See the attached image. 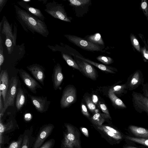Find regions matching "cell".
I'll return each instance as SVG.
<instances>
[{
	"mask_svg": "<svg viewBox=\"0 0 148 148\" xmlns=\"http://www.w3.org/2000/svg\"><path fill=\"white\" fill-rule=\"evenodd\" d=\"M75 61L78 64L81 72L83 73L86 77L92 80L96 79L97 71L91 64L82 60H75Z\"/></svg>",
	"mask_w": 148,
	"mask_h": 148,
	"instance_id": "cell-13",
	"label": "cell"
},
{
	"mask_svg": "<svg viewBox=\"0 0 148 148\" xmlns=\"http://www.w3.org/2000/svg\"><path fill=\"white\" fill-rule=\"evenodd\" d=\"M18 80L16 77H12L10 80L9 86L6 95L4 107L1 113L0 118L2 119L6 110L9 106H13L16 95L17 93Z\"/></svg>",
	"mask_w": 148,
	"mask_h": 148,
	"instance_id": "cell-4",
	"label": "cell"
},
{
	"mask_svg": "<svg viewBox=\"0 0 148 148\" xmlns=\"http://www.w3.org/2000/svg\"><path fill=\"white\" fill-rule=\"evenodd\" d=\"M138 36H139L140 38H141L143 42L145 45V46L146 48L148 49V46L147 44V43H146V41L145 40V39L144 38L143 35L140 34H138Z\"/></svg>",
	"mask_w": 148,
	"mask_h": 148,
	"instance_id": "cell-46",
	"label": "cell"
},
{
	"mask_svg": "<svg viewBox=\"0 0 148 148\" xmlns=\"http://www.w3.org/2000/svg\"><path fill=\"white\" fill-rule=\"evenodd\" d=\"M44 10L55 18L66 22H71V17L68 16L62 4H59L53 1L45 5Z\"/></svg>",
	"mask_w": 148,
	"mask_h": 148,
	"instance_id": "cell-3",
	"label": "cell"
},
{
	"mask_svg": "<svg viewBox=\"0 0 148 148\" xmlns=\"http://www.w3.org/2000/svg\"><path fill=\"white\" fill-rule=\"evenodd\" d=\"M81 107L82 112L83 114L87 117H89L90 115L84 103H82Z\"/></svg>",
	"mask_w": 148,
	"mask_h": 148,
	"instance_id": "cell-42",
	"label": "cell"
},
{
	"mask_svg": "<svg viewBox=\"0 0 148 148\" xmlns=\"http://www.w3.org/2000/svg\"><path fill=\"white\" fill-rule=\"evenodd\" d=\"M0 148H1V145H0Z\"/></svg>",
	"mask_w": 148,
	"mask_h": 148,
	"instance_id": "cell-54",
	"label": "cell"
},
{
	"mask_svg": "<svg viewBox=\"0 0 148 148\" xmlns=\"http://www.w3.org/2000/svg\"><path fill=\"white\" fill-rule=\"evenodd\" d=\"M97 127L99 129L103 132L108 136L116 140H120L122 139V137L121 134H118L112 132L105 128L103 125L97 126Z\"/></svg>",
	"mask_w": 148,
	"mask_h": 148,
	"instance_id": "cell-27",
	"label": "cell"
},
{
	"mask_svg": "<svg viewBox=\"0 0 148 148\" xmlns=\"http://www.w3.org/2000/svg\"><path fill=\"white\" fill-rule=\"evenodd\" d=\"M7 0H0V13L5 5Z\"/></svg>",
	"mask_w": 148,
	"mask_h": 148,
	"instance_id": "cell-44",
	"label": "cell"
},
{
	"mask_svg": "<svg viewBox=\"0 0 148 148\" xmlns=\"http://www.w3.org/2000/svg\"><path fill=\"white\" fill-rule=\"evenodd\" d=\"M23 1L26 3L30 1V0H23Z\"/></svg>",
	"mask_w": 148,
	"mask_h": 148,
	"instance_id": "cell-51",
	"label": "cell"
},
{
	"mask_svg": "<svg viewBox=\"0 0 148 148\" xmlns=\"http://www.w3.org/2000/svg\"><path fill=\"white\" fill-rule=\"evenodd\" d=\"M69 5L73 7L77 17H82L88 12L91 5V0H68Z\"/></svg>",
	"mask_w": 148,
	"mask_h": 148,
	"instance_id": "cell-7",
	"label": "cell"
},
{
	"mask_svg": "<svg viewBox=\"0 0 148 148\" xmlns=\"http://www.w3.org/2000/svg\"><path fill=\"white\" fill-rule=\"evenodd\" d=\"M130 37V40L134 48L138 52L141 53V48L139 41L136 36L132 33H131Z\"/></svg>",
	"mask_w": 148,
	"mask_h": 148,
	"instance_id": "cell-29",
	"label": "cell"
},
{
	"mask_svg": "<svg viewBox=\"0 0 148 148\" xmlns=\"http://www.w3.org/2000/svg\"><path fill=\"white\" fill-rule=\"evenodd\" d=\"M123 148H138L135 147L130 146H127L124 147Z\"/></svg>",
	"mask_w": 148,
	"mask_h": 148,
	"instance_id": "cell-50",
	"label": "cell"
},
{
	"mask_svg": "<svg viewBox=\"0 0 148 148\" xmlns=\"http://www.w3.org/2000/svg\"><path fill=\"white\" fill-rule=\"evenodd\" d=\"M23 135H20L17 140L12 142L8 148H21L23 141Z\"/></svg>",
	"mask_w": 148,
	"mask_h": 148,
	"instance_id": "cell-33",
	"label": "cell"
},
{
	"mask_svg": "<svg viewBox=\"0 0 148 148\" xmlns=\"http://www.w3.org/2000/svg\"><path fill=\"white\" fill-rule=\"evenodd\" d=\"M85 99L88 109L91 112H95L96 110V107L92 100L90 97H87L85 98Z\"/></svg>",
	"mask_w": 148,
	"mask_h": 148,
	"instance_id": "cell-35",
	"label": "cell"
},
{
	"mask_svg": "<svg viewBox=\"0 0 148 148\" xmlns=\"http://www.w3.org/2000/svg\"><path fill=\"white\" fill-rule=\"evenodd\" d=\"M71 55L74 56H75L76 58H79L82 60L90 64L96 66L97 67L102 71L112 73H116L114 71L116 72L118 71L117 70L114 68L106 66L103 64L94 62L89 60L81 57L79 56L75 55L73 53H71Z\"/></svg>",
	"mask_w": 148,
	"mask_h": 148,
	"instance_id": "cell-19",
	"label": "cell"
},
{
	"mask_svg": "<svg viewBox=\"0 0 148 148\" xmlns=\"http://www.w3.org/2000/svg\"><path fill=\"white\" fill-rule=\"evenodd\" d=\"M92 100L94 103L96 104L98 101V98L97 96L95 95H93L92 97Z\"/></svg>",
	"mask_w": 148,
	"mask_h": 148,
	"instance_id": "cell-47",
	"label": "cell"
},
{
	"mask_svg": "<svg viewBox=\"0 0 148 148\" xmlns=\"http://www.w3.org/2000/svg\"><path fill=\"white\" fill-rule=\"evenodd\" d=\"M2 20L3 25L2 33L6 37L11 38L15 45L16 44L17 36L16 27L14 26V31L13 32L12 24H10L5 16H4Z\"/></svg>",
	"mask_w": 148,
	"mask_h": 148,
	"instance_id": "cell-15",
	"label": "cell"
},
{
	"mask_svg": "<svg viewBox=\"0 0 148 148\" xmlns=\"http://www.w3.org/2000/svg\"><path fill=\"white\" fill-rule=\"evenodd\" d=\"M62 148H66L65 147H64V146H63Z\"/></svg>",
	"mask_w": 148,
	"mask_h": 148,
	"instance_id": "cell-53",
	"label": "cell"
},
{
	"mask_svg": "<svg viewBox=\"0 0 148 148\" xmlns=\"http://www.w3.org/2000/svg\"><path fill=\"white\" fill-rule=\"evenodd\" d=\"M6 127L3 124L2 119H0V145H2L3 142V134L5 130Z\"/></svg>",
	"mask_w": 148,
	"mask_h": 148,
	"instance_id": "cell-36",
	"label": "cell"
},
{
	"mask_svg": "<svg viewBox=\"0 0 148 148\" xmlns=\"http://www.w3.org/2000/svg\"><path fill=\"white\" fill-rule=\"evenodd\" d=\"M3 107L2 101L1 99V95L0 94V113H1L3 110Z\"/></svg>",
	"mask_w": 148,
	"mask_h": 148,
	"instance_id": "cell-48",
	"label": "cell"
},
{
	"mask_svg": "<svg viewBox=\"0 0 148 148\" xmlns=\"http://www.w3.org/2000/svg\"><path fill=\"white\" fill-rule=\"evenodd\" d=\"M84 38L95 45L99 46L104 45V42L101 35L99 33L87 35Z\"/></svg>",
	"mask_w": 148,
	"mask_h": 148,
	"instance_id": "cell-21",
	"label": "cell"
},
{
	"mask_svg": "<svg viewBox=\"0 0 148 148\" xmlns=\"http://www.w3.org/2000/svg\"><path fill=\"white\" fill-rule=\"evenodd\" d=\"M51 77L53 88L55 90H57L60 87L64 78L62 68L59 63L55 66Z\"/></svg>",
	"mask_w": 148,
	"mask_h": 148,
	"instance_id": "cell-16",
	"label": "cell"
},
{
	"mask_svg": "<svg viewBox=\"0 0 148 148\" xmlns=\"http://www.w3.org/2000/svg\"><path fill=\"white\" fill-rule=\"evenodd\" d=\"M31 114H27L25 115V119H28V120H29L31 118Z\"/></svg>",
	"mask_w": 148,
	"mask_h": 148,
	"instance_id": "cell-49",
	"label": "cell"
},
{
	"mask_svg": "<svg viewBox=\"0 0 148 148\" xmlns=\"http://www.w3.org/2000/svg\"><path fill=\"white\" fill-rule=\"evenodd\" d=\"M28 95L32 104L38 112L43 113L48 110L51 101L47 100V97L36 96L29 94Z\"/></svg>",
	"mask_w": 148,
	"mask_h": 148,
	"instance_id": "cell-11",
	"label": "cell"
},
{
	"mask_svg": "<svg viewBox=\"0 0 148 148\" xmlns=\"http://www.w3.org/2000/svg\"><path fill=\"white\" fill-rule=\"evenodd\" d=\"M16 101V106L17 111L22 108L25 102V97L23 91L21 88H19L17 91Z\"/></svg>",
	"mask_w": 148,
	"mask_h": 148,
	"instance_id": "cell-22",
	"label": "cell"
},
{
	"mask_svg": "<svg viewBox=\"0 0 148 148\" xmlns=\"http://www.w3.org/2000/svg\"></svg>",
	"mask_w": 148,
	"mask_h": 148,
	"instance_id": "cell-55",
	"label": "cell"
},
{
	"mask_svg": "<svg viewBox=\"0 0 148 148\" xmlns=\"http://www.w3.org/2000/svg\"><path fill=\"white\" fill-rule=\"evenodd\" d=\"M64 36L70 42L84 50L91 51H101L100 46L95 45L84 38L70 34H65Z\"/></svg>",
	"mask_w": 148,
	"mask_h": 148,
	"instance_id": "cell-5",
	"label": "cell"
},
{
	"mask_svg": "<svg viewBox=\"0 0 148 148\" xmlns=\"http://www.w3.org/2000/svg\"><path fill=\"white\" fill-rule=\"evenodd\" d=\"M16 18L25 30L37 33L47 37L49 34L47 25L44 21L29 14L17 5H14Z\"/></svg>",
	"mask_w": 148,
	"mask_h": 148,
	"instance_id": "cell-1",
	"label": "cell"
},
{
	"mask_svg": "<svg viewBox=\"0 0 148 148\" xmlns=\"http://www.w3.org/2000/svg\"><path fill=\"white\" fill-rule=\"evenodd\" d=\"M96 59L98 61L106 64H111L113 63L114 61L113 59L111 57L103 55L98 56Z\"/></svg>",
	"mask_w": 148,
	"mask_h": 148,
	"instance_id": "cell-34",
	"label": "cell"
},
{
	"mask_svg": "<svg viewBox=\"0 0 148 148\" xmlns=\"http://www.w3.org/2000/svg\"><path fill=\"white\" fill-rule=\"evenodd\" d=\"M128 128L131 132L135 136L139 138H148V130L134 125H130Z\"/></svg>",
	"mask_w": 148,
	"mask_h": 148,
	"instance_id": "cell-20",
	"label": "cell"
},
{
	"mask_svg": "<svg viewBox=\"0 0 148 148\" xmlns=\"http://www.w3.org/2000/svg\"><path fill=\"white\" fill-rule=\"evenodd\" d=\"M99 106L102 112L106 115L110 116V114L106 105L103 103L101 102L99 103Z\"/></svg>",
	"mask_w": 148,
	"mask_h": 148,
	"instance_id": "cell-41",
	"label": "cell"
},
{
	"mask_svg": "<svg viewBox=\"0 0 148 148\" xmlns=\"http://www.w3.org/2000/svg\"><path fill=\"white\" fill-rule=\"evenodd\" d=\"M55 143L54 139H50L44 143L39 148H53Z\"/></svg>",
	"mask_w": 148,
	"mask_h": 148,
	"instance_id": "cell-38",
	"label": "cell"
},
{
	"mask_svg": "<svg viewBox=\"0 0 148 148\" xmlns=\"http://www.w3.org/2000/svg\"><path fill=\"white\" fill-rule=\"evenodd\" d=\"M140 9L142 11L148 21V3L146 0H142L140 3Z\"/></svg>",
	"mask_w": 148,
	"mask_h": 148,
	"instance_id": "cell-31",
	"label": "cell"
},
{
	"mask_svg": "<svg viewBox=\"0 0 148 148\" xmlns=\"http://www.w3.org/2000/svg\"><path fill=\"white\" fill-rule=\"evenodd\" d=\"M0 35V70L1 71V66L4 61V56L3 53V48L2 45L3 41L1 34Z\"/></svg>",
	"mask_w": 148,
	"mask_h": 148,
	"instance_id": "cell-37",
	"label": "cell"
},
{
	"mask_svg": "<svg viewBox=\"0 0 148 148\" xmlns=\"http://www.w3.org/2000/svg\"><path fill=\"white\" fill-rule=\"evenodd\" d=\"M67 132L66 134L68 139L73 144L74 146L78 148L80 147L79 135L75 128L69 124H65Z\"/></svg>",
	"mask_w": 148,
	"mask_h": 148,
	"instance_id": "cell-17",
	"label": "cell"
},
{
	"mask_svg": "<svg viewBox=\"0 0 148 148\" xmlns=\"http://www.w3.org/2000/svg\"><path fill=\"white\" fill-rule=\"evenodd\" d=\"M106 117L101 113L97 112L92 117L91 121L97 126H101L104 121V118Z\"/></svg>",
	"mask_w": 148,
	"mask_h": 148,
	"instance_id": "cell-25",
	"label": "cell"
},
{
	"mask_svg": "<svg viewBox=\"0 0 148 148\" xmlns=\"http://www.w3.org/2000/svg\"><path fill=\"white\" fill-rule=\"evenodd\" d=\"M17 3L30 14L43 21H45V18L39 9L31 7L23 0L18 1Z\"/></svg>",
	"mask_w": 148,
	"mask_h": 148,
	"instance_id": "cell-18",
	"label": "cell"
},
{
	"mask_svg": "<svg viewBox=\"0 0 148 148\" xmlns=\"http://www.w3.org/2000/svg\"><path fill=\"white\" fill-rule=\"evenodd\" d=\"M125 138L131 141L143 145L148 147V138H136L126 136Z\"/></svg>",
	"mask_w": 148,
	"mask_h": 148,
	"instance_id": "cell-28",
	"label": "cell"
},
{
	"mask_svg": "<svg viewBox=\"0 0 148 148\" xmlns=\"http://www.w3.org/2000/svg\"><path fill=\"white\" fill-rule=\"evenodd\" d=\"M10 81L7 69L1 71L0 74V94L2 96L4 103L9 86Z\"/></svg>",
	"mask_w": 148,
	"mask_h": 148,
	"instance_id": "cell-14",
	"label": "cell"
},
{
	"mask_svg": "<svg viewBox=\"0 0 148 148\" xmlns=\"http://www.w3.org/2000/svg\"><path fill=\"white\" fill-rule=\"evenodd\" d=\"M18 71L23 82L32 93L36 94L38 88L42 89L38 83L26 71L21 69L18 70Z\"/></svg>",
	"mask_w": 148,
	"mask_h": 148,
	"instance_id": "cell-9",
	"label": "cell"
},
{
	"mask_svg": "<svg viewBox=\"0 0 148 148\" xmlns=\"http://www.w3.org/2000/svg\"><path fill=\"white\" fill-rule=\"evenodd\" d=\"M5 45L7 49L8 54H11L13 52L14 47L15 46L12 40L10 38L6 37Z\"/></svg>",
	"mask_w": 148,
	"mask_h": 148,
	"instance_id": "cell-32",
	"label": "cell"
},
{
	"mask_svg": "<svg viewBox=\"0 0 148 148\" xmlns=\"http://www.w3.org/2000/svg\"><path fill=\"white\" fill-rule=\"evenodd\" d=\"M109 97L114 105L120 108L124 109L127 107L123 101L118 98L115 94L109 90L108 94Z\"/></svg>",
	"mask_w": 148,
	"mask_h": 148,
	"instance_id": "cell-23",
	"label": "cell"
},
{
	"mask_svg": "<svg viewBox=\"0 0 148 148\" xmlns=\"http://www.w3.org/2000/svg\"><path fill=\"white\" fill-rule=\"evenodd\" d=\"M27 68L33 77L44 86L45 77L44 68L42 66L36 64L27 66Z\"/></svg>",
	"mask_w": 148,
	"mask_h": 148,
	"instance_id": "cell-12",
	"label": "cell"
},
{
	"mask_svg": "<svg viewBox=\"0 0 148 148\" xmlns=\"http://www.w3.org/2000/svg\"><path fill=\"white\" fill-rule=\"evenodd\" d=\"M103 126L107 129L109 131L113 132L114 133L118 134H121V133L117 130H116L112 127L109 126H104L103 125Z\"/></svg>",
	"mask_w": 148,
	"mask_h": 148,
	"instance_id": "cell-43",
	"label": "cell"
},
{
	"mask_svg": "<svg viewBox=\"0 0 148 148\" xmlns=\"http://www.w3.org/2000/svg\"><path fill=\"white\" fill-rule=\"evenodd\" d=\"M54 127V125L51 124L45 125L41 127L32 148H39L51 134Z\"/></svg>",
	"mask_w": 148,
	"mask_h": 148,
	"instance_id": "cell-8",
	"label": "cell"
},
{
	"mask_svg": "<svg viewBox=\"0 0 148 148\" xmlns=\"http://www.w3.org/2000/svg\"><path fill=\"white\" fill-rule=\"evenodd\" d=\"M143 93L133 91L132 93L133 106L135 110L141 113L145 112L148 115V83L142 85Z\"/></svg>",
	"mask_w": 148,
	"mask_h": 148,
	"instance_id": "cell-2",
	"label": "cell"
},
{
	"mask_svg": "<svg viewBox=\"0 0 148 148\" xmlns=\"http://www.w3.org/2000/svg\"><path fill=\"white\" fill-rule=\"evenodd\" d=\"M76 99V89L71 86H67L64 89L60 101L62 108L69 107L75 101Z\"/></svg>",
	"mask_w": 148,
	"mask_h": 148,
	"instance_id": "cell-6",
	"label": "cell"
},
{
	"mask_svg": "<svg viewBox=\"0 0 148 148\" xmlns=\"http://www.w3.org/2000/svg\"><path fill=\"white\" fill-rule=\"evenodd\" d=\"M147 44L148 46V39L147 40Z\"/></svg>",
	"mask_w": 148,
	"mask_h": 148,
	"instance_id": "cell-52",
	"label": "cell"
},
{
	"mask_svg": "<svg viewBox=\"0 0 148 148\" xmlns=\"http://www.w3.org/2000/svg\"><path fill=\"white\" fill-rule=\"evenodd\" d=\"M81 130L83 133L86 137L89 136L88 132V130L85 127H81Z\"/></svg>",
	"mask_w": 148,
	"mask_h": 148,
	"instance_id": "cell-45",
	"label": "cell"
},
{
	"mask_svg": "<svg viewBox=\"0 0 148 148\" xmlns=\"http://www.w3.org/2000/svg\"><path fill=\"white\" fill-rule=\"evenodd\" d=\"M128 90L126 83L115 86L110 89V90L120 96L127 93Z\"/></svg>",
	"mask_w": 148,
	"mask_h": 148,
	"instance_id": "cell-24",
	"label": "cell"
},
{
	"mask_svg": "<svg viewBox=\"0 0 148 148\" xmlns=\"http://www.w3.org/2000/svg\"><path fill=\"white\" fill-rule=\"evenodd\" d=\"M144 78L142 71L138 69L128 77L126 83L128 90H132L144 84Z\"/></svg>",
	"mask_w": 148,
	"mask_h": 148,
	"instance_id": "cell-10",
	"label": "cell"
},
{
	"mask_svg": "<svg viewBox=\"0 0 148 148\" xmlns=\"http://www.w3.org/2000/svg\"><path fill=\"white\" fill-rule=\"evenodd\" d=\"M28 132L25 131L23 134V142L21 148H30L31 146V137H30V134H29Z\"/></svg>",
	"mask_w": 148,
	"mask_h": 148,
	"instance_id": "cell-30",
	"label": "cell"
},
{
	"mask_svg": "<svg viewBox=\"0 0 148 148\" xmlns=\"http://www.w3.org/2000/svg\"><path fill=\"white\" fill-rule=\"evenodd\" d=\"M64 138L62 143L63 146L66 148H73V144L68 139L66 134H64Z\"/></svg>",
	"mask_w": 148,
	"mask_h": 148,
	"instance_id": "cell-39",
	"label": "cell"
},
{
	"mask_svg": "<svg viewBox=\"0 0 148 148\" xmlns=\"http://www.w3.org/2000/svg\"><path fill=\"white\" fill-rule=\"evenodd\" d=\"M141 53L142 56L143 60L145 62H148V50L146 48L145 46L141 47Z\"/></svg>",
	"mask_w": 148,
	"mask_h": 148,
	"instance_id": "cell-40",
	"label": "cell"
},
{
	"mask_svg": "<svg viewBox=\"0 0 148 148\" xmlns=\"http://www.w3.org/2000/svg\"><path fill=\"white\" fill-rule=\"evenodd\" d=\"M62 55L63 59L69 66L81 71L78 64L71 56L63 53H62Z\"/></svg>",
	"mask_w": 148,
	"mask_h": 148,
	"instance_id": "cell-26",
	"label": "cell"
}]
</instances>
